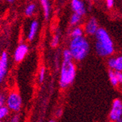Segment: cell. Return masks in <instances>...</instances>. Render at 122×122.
I'll return each mask as SVG.
<instances>
[{
	"label": "cell",
	"mask_w": 122,
	"mask_h": 122,
	"mask_svg": "<svg viewBox=\"0 0 122 122\" xmlns=\"http://www.w3.org/2000/svg\"><path fill=\"white\" fill-rule=\"evenodd\" d=\"M76 75V67L75 64L72 61H63L61 75H60V86L61 88H66L75 80Z\"/></svg>",
	"instance_id": "3"
},
{
	"label": "cell",
	"mask_w": 122,
	"mask_h": 122,
	"mask_svg": "<svg viewBox=\"0 0 122 122\" xmlns=\"http://www.w3.org/2000/svg\"><path fill=\"white\" fill-rule=\"evenodd\" d=\"M115 71H116V76H117V79H118L119 86L122 85V72L116 71V70H115Z\"/></svg>",
	"instance_id": "20"
},
{
	"label": "cell",
	"mask_w": 122,
	"mask_h": 122,
	"mask_svg": "<svg viewBox=\"0 0 122 122\" xmlns=\"http://www.w3.org/2000/svg\"><path fill=\"white\" fill-rule=\"evenodd\" d=\"M99 24L97 19L94 17L88 19V20L86 22L84 26V31L86 34L90 36H94L97 33V30L99 29Z\"/></svg>",
	"instance_id": "6"
},
{
	"label": "cell",
	"mask_w": 122,
	"mask_h": 122,
	"mask_svg": "<svg viewBox=\"0 0 122 122\" xmlns=\"http://www.w3.org/2000/svg\"><path fill=\"white\" fill-rule=\"evenodd\" d=\"M121 122H122V118H121V121H120Z\"/></svg>",
	"instance_id": "27"
},
{
	"label": "cell",
	"mask_w": 122,
	"mask_h": 122,
	"mask_svg": "<svg viewBox=\"0 0 122 122\" xmlns=\"http://www.w3.org/2000/svg\"><path fill=\"white\" fill-rule=\"evenodd\" d=\"M108 77H109V81L111 83V85L113 87H118L119 86V83L117 79V76L116 74V71L114 70L109 69L108 70Z\"/></svg>",
	"instance_id": "12"
},
{
	"label": "cell",
	"mask_w": 122,
	"mask_h": 122,
	"mask_svg": "<svg viewBox=\"0 0 122 122\" xmlns=\"http://www.w3.org/2000/svg\"><path fill=\"white\" fill-rule=\"evenodd\" d=\"M5 97L2 94H0V107H2L5 104Z\"/></svg>",
	"instance_id": "23"
},
{
	"label": "cell",
	"mask_w": 122,
	"mask_h": 122,
	"mask_svg": "<svg viewBox=\"0 0 122 122\" xmlns=\"http://www.w3.org/2000/svg\"><path fill=\"white\" fill-rule=\"evenodd\" d=\"M59 43V34L54 35V37H53L52 39V41H51V46L53 47V48H56L58 46Z\"/></svg>",
	"instance_id": "18"
},
{
	"label": "cell",
	"mask_w": 122,
	"mask_h": 122,
	"mask_svg": "<svg viewBox=\"0 0 122 122\" xmlns=\"http://www.w3.org/2000/svg\"><path fill=\"white\" fill-rule=\"evenodd\" d=\"M109 69L122 72V56L110 57L107 62Z\"/></svg>",
	"instance_id": "7"
},
{
	"label": "cell",
	"mask_w": 122,
	"mask_h": 122,
	"mask_svg": "<svg viewBox=\"0 0 122 122\" xmlns=\"http://www.w3.org/2000/svg\"><path fill=\"white\" fill-rule=\"evenodd\" d=\"M38 29V23L37 21L34 20L31 24L30 28H29V32L28 35V39L29 40H32L33 39L35 38L36 34H37V31Z\"/></svg>",
	"instance_id": "11"
},
{
	"label": "cell",
	"mask_w": 122,
	"mask_h": 122,
	"mask_svg": "<svg viewBox=\"0 0 122 122\" xmlns=\"http://www.w3.org/2000/svg\"><path fill=\"white\" fill-rule=\"evenodd\" d=\"M81 18L82 16L80 15L79 14H77V13H74L71 18H70V23L72 26H75L77 24H79V22L81 21Z\"/></svg>",
	"instance_id": "15"
},
{
	"label": "cell",
	"mask_w": 122,
	"mask_h": 122,
	"mask_svg": "<svg viewBox=\"0 0 122 122\" xmlns=\"http://www.w3.org/2000/svg\"><path fill=\"white\" fill-rule=\"evenodd\" d=\"M8 114V108L4 106L0 107V119L5 118Z\"/></svg>",
	"instance_id": "19"
},
{
	"label": "cell",
	"mask_w": 122,
	"mask_h": 122,
	"mask_svg": "<svg viewBox=\"0 0 122 122\" xmlns=\"http://www.w3.org/2000/svg\"><path fill=\"white\" fill-rule=\"evenodd\" d=\"M35 10V5L33 4H31L26 7V9L25 10V14L27 16H31L33 14V13H34Z\"/></svg>",
	"instance_id": "17"
},
{
	"label": "cell",
	"mask_w": 122,
	"mask_h": 122,
	"mask_svg": "<svg viewBox=\"0 0 122 122\" xmlns=\"http://www.w3.org/2000/svg\"><path fill=\"white\" fill-rule=\"evenodd\" d=\"M63 58H64V61H72L73 59L72 55L70 49H66L64 51Z\"/></svg>",
	"instance_id": "16"
},
{
	"label": "cell",
	"mask_w": 122,
	"mask_h": 122,
	"mask_svg": "<svg viewBox=\"0 0 122 122\" xmlns=\"http://www.w3.org/2000/svg\"><path fill=\"white\" fill-rule=\"evenodd\" d=\"M122 118V100L121 99H115L109 113V120L113 122H118Z\"/></svg>",
	"instance_id": "4"
},
{
	"label": "cell",
	"mask_w": 122,
	"mask_h": 122,
	"mask_svg": "<svg viewBox=\"0 0 122 122\" xmlns=\"http://www.w3.org/2000/svg\"><path fill=\"white\" fill-rule=\"evenodd\" d=\"M91 1H93V2H95V1H97V0H91Z\"/></svg>",
	"instance_id": "26"
},
{
	"label": "cell",
	"mask_w": 122,
	"mask_h": 122,
	"mask_svg": "<svg viewBox=\"0 0 122 122\" xmlns=\"http://www.w3.org/2000/svg\"><path fill=\"white\" fill-rule=\"evenodd\" d=\"M28 52V47L27 46L24 45H20L15 50V60L16 61H20L23 60L25 56Z\"/></svg>",
	"instance_id": "10"
},
{
	"label": "cell",
	"mask_w": 122,
	"mask_h": 122,
	"mask_svg": "<svg viewBox=\"0 0 122 122\" xmlns=\"http://www.w3.org/2000/svg\"><path fill=\"white\" fill-rule=\"evenodd\" d=\"M95 50L101 57H108L114 53V44L108 32L103 28H99L95 34Z\"/></svg>",
	"instance_id": "1"
},
{
	"label": "cell",
	"mask_w": 122,
	"mask_h": 122,
	"mask_svg": "<svg viewBox=\"0 0 122 122\" xmlns=\"http://www.w3.org/2000/svg\"><path fill=\"white\" fill-rule=\"evenodd\" d=\"M71 7L74 13L83 16L86 13V6L82 0H72Z\"/></svg>",
	"instance_id": "8"
},
{
	"label": "cell",
	"mask_w": 122,
	"mask_h": 122,
	"mask_svg": "<svg viewBox=\"0 0 122 122\" xmlns=\"http://www.w3.org/2000/svg\"><path fill=\"white\" fill-rule=\"evenodd\" d=\"M83 33H84V30L83 28H81L80 26H76L72 30L70 36L72 38L78 37L83 36Z\"/></svg>",
	"instance_id": "14"
},
{
	"label": "cell",
	"mask_w": 122,
	"mask_h": 122,
	"mask_svg": "<svg viewBox=\"0 0 122 122\" xmlns=\"http://www.w3.org/2000/svg\"><path fill=\"white\" fill-rule=\"evenodd\" d=\"M41 5L44 10V15L46 20L48 19L50 15V3L49 0H40Z\"/></svg>",
	"instance_id": "13"
},
{
	"label": "cell",
	"mask_w": 122,
	"mask_h": 122,
	"mask_svg": "<svg viewBox=\"0 0 122 122\" xmlns=\"http://www.w3.org/2000/svg\"><path fill=\"white\" fill-rule=\"evenodd\" d=\"M69 49L73 59L80 61L88 56L90 51V44L83 36L75 37L72 38L70 41Z\"/></svg>",
	"instance_id": "2"
},
{
	"label": "cell",
	"mask_w": 122,
	"mask_h": 122,
	"mask_svg": "<svg viewBox=\"0 0 122 122\" xmlns=\"http://www.w3.org/2000/svg\"><path fill=\"white\" fill-rule=\"evenodd\" d=\"M106 6L107 8H112L114 5V0H105Z\"/></svg>",
	"instance_id": "22"
},
{
	"label": "cell",
	"mask_w": 122,
	"mask_h": 122,
	"mask_svg": "<svg viewBox=\"0 0 122 122\" xmlns=\"http://www.w3.org/2000/svg\"><path fill=\"white\" fill-rule=\"evenodd\" d=\"M7 106L10 109L14 110V111H18L20 109L22 101L20 95L17 93L13 92L11 93L7 98Z\"/></svg>",
	"instance_id": "5"
},
{
	"label": "cell",
	"mask_w": 122,
	"mask_h": 122,
	"mask_svg": "<svg viewBox=\"0 0 122 122\" xmlns=\"http://www.w3.org/2000/svg\"><path fill=\"white\" fill-rule=\"evenodd\" d=\"M12 121H13V122H17V121H19V116H14L13 117V118L11 120Z\"/></svg>",
	"instance_id": "24"
},
{
	"label": "cell",
	"mask_w": 122,
	"mask_h": 122,
	"mask_svg": "<svg viewBox=\"0 0 122 122\" xmlns=\"http://www.w3.org/2000/svg\"><path fill=\"white\" fill-rule=\"evenodd\" d=\"M7 54L3 52L0 58V83H1L7 73Z\"/></svg>",
	"instance_id": "9"
},
{
	"label": "cell",
	"mask_w": 122,
	"mask_h": 122,
	"mask_svg": "<svg viewBox=\"0 0 122 122\" xmlns=\"http://www.w3.org/2000/svg\"><path fill=\"white\" fill-rule=\"evenodd\" d=\"M7 1L9 2H13L14 1V0H7Z\"/></svg>",
	"instance_id": "25"
},
{
	"label": "cell",
	"mask_w": 122,
	"mask_h": 122,
	"mask_svg": "<svg viewBox=\"0 0 122 122\" xmlns=\"http://www.w3.org/2000/svg\"><path fill=\"white\" fill-rule=\"evenodd\" d=\"M44 77H45V68L42 67L40 70V83L43 81Z\"/></svg>",
	"instance_id": "21"
}]
</instances>
